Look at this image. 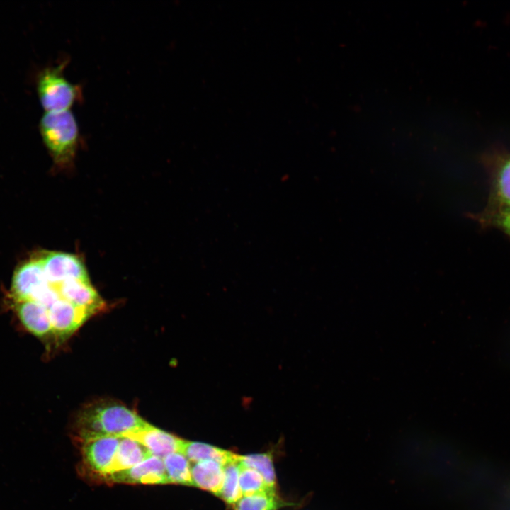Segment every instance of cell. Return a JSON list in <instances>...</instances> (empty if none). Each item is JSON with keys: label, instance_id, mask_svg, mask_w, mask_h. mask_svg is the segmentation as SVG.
Listing matches in <instances>:
<instances>
[{"label": "cell", "instance_id": "3", "mask_svg": "<svg viewBox=\"0 0 510 510\" xmlns=\"http://www.w3.org/2000/svg\"><path fill=\"white\" fill-rule=\"evenodd\" d=\"M67 62L42 71L38 78L37 89L41 105L46 113L69 108L81 98V89L69 81L63 71Z\"/></svg>", "mask_w": 510, "mask_h": 510}, {"label": "cell", "instance_id": "19", "mask_svg": "<svg viewBox=\"0 0 510 510\" xmlns=\"http://www.w3.org/2000/svg\"><path fill=\"white\" fill-rule=\"evenodd\" d=\"M239 482L242 496L251 495L273 489L267 486L259 472L254 469L241 465Z\"/></svg>", "mask_w": 510, "mask_h": 510}, {"label": "cell", "instance_id": "21", "mask_svg": "<svg viewBox=\"0 0 510 510\" xmlns=\"http://www.w3.org/2000/svg\"><path fill=\"white\" fill-rule=\"evenodd\" d=\"M501 226L510 235V207H507L499 218Z\"/></svg>", "mask_w": 510, "mask_h": 510}, {"label": "cell", "instance_id": "4", "mask_svg": "<svg viewBox=\"0 0 510 510\" xmlns=\"http://www.w3.org/2000/svg\"><path fill=\"white\" fill-rule=\"evenodd\" d=\"M40 259L47 280L52 286L69 280L90 281L84 263L75 254L50 251Z\"/></svg>", "mask_w": 510, "mask_h": 510}, {"label": "cell", "instance_id": "11", "mask_svg": "<svg viewBox=\"0 0 510 510\" xmlns=\"http://www.w3.org/2000/svg\"><path fill=\"white\" fill-rule=\"evenodd\" d=\"M14 306L22 324L31 334L42 338L52 333L45 307L32 300L16 301Z\"/></svg>", "mask_w": 510, "mask_h": 510}, {"label": "cell", "instance_id": "17", "mask_svg": "<svg viewBox=\"0 0 510 510\" xmlns=\"http://www.w3.org/2000/svg\"><path fill=\"white\" fill-rule=\"evenodd\" d=\"M238 460L241 466L254 469L259 472L267 486L276 489V477L271 453L239 455Z\"/></svg>", "mask_w": 510, "mask_h": 510}, {"label": "cell", "instance_id": "1", "mask_svg": "<svg viewBox=\"0 0 510 510\" xmlns=\"http://www.w3.org/2000/svg\"><path fill=\"white\" fill-rule=\"evenodd\" d=\"M148 423L128 407L115 402H94L82 408L74 423L75 438L81 443L101 437H124Z\"/></svg>", "mask_w": 510, "mask_h": 510}, {"label": "cell", "instance_id": "18", "mask_svg": "<svg viewBox=\"0 0 510 510\" xmlns=\"http://www.w3.org/2000/svg\"><path fill=\"white\" fill-rule=\"evenodd\" d=\"M239 472L238 459L224 465L223 483L217 496L227 504L233 505L242 497L239 482Z\"/></svg>", "mask_w": 510, "mask_h": 510}, {"label": "cell", "instance_id": "14", "mask_svg": "<svg viewBox=\"0 0 510 510\" xmlns=\"http://www.w3.org/2000/svg\"><path fill=\"white\" fill-rule=\"evenodd\" d=\"M150 456V452L139 441L129 437H120L112 473L132 468Z\"/></svg>", "mask_w": 510, "mask_h": 510}, {"label": "cell", "instance_id": "9", "mask_svg": "<svg viewBox=\"0 0 510 510\" xmlns=\"http://www.w3.org/2000/svg\"><path fill=\"white\" fill-rule=\"evenodd\" d=\"M124 437H129L142 443L152 454L163 459L166 455L179 452L183 439L148 424L144 428Z\"/></svg>", "mask_w": 510, "mask_h": 510}, {"label": "cell", "instance_id": "5", "mask_svg": "<svg viewBox=\"0 0 510 510\" xmlns=\"http://www.w3.org/2000/svg\"><path fill=\"white\" fill-rule=\"evenodd\" d=\"M120 437L97 438L81 443L84 467L98 477L106 478L112 473Z\"/></svg>", "mask_w": 510, "mask_h": 510}, {"label": "cell", "instance_id": "20", "mask_svg": "<svg viewBox=\"0 0 510 510\" xmlns=\"http://www.w3.org/2000/svg\"><path fill=\"white\" fill-rule=\"evenodd\" d=\"M497 188L500 199L510 207V157L504 160L499 169Z\"/></svg>", "mask_w": 510, "mask_h": 510}, {"label": "cell", "instance_id": "15", "mask_svg": "<svg viewBox=\"0 0 510 510\" xmlns=\"http://www.w3.org/2000/svg\"><path fill=\"white\" fill-rule=\"evenodd\" d=\"M290 505L270 489L248 496H242L233 504L234 510H278Z\"/></svg>", "mask_w": 510, "mask_h": 510}, {"label": "cell", "instance_id": "6", "mask_svg": "<svg viewBox=\"0 0 510 510\" xmlns=\"http://www.w3.org/2000/svg\"><path fill=\"white\" fill-rule=\"evenodd\" d=\"M52 332L66 339L77 330L94 312L60 298L49 309Z\"/></svg>", "mask_w": 510, "mask_h": 510}, {"label": "cell", "instance_id": "8", "mask_svg": "<svg viewBox=\"0 0 510 510\" xmlns=\"http://www.w3.org/2000/svg\"><path fill=\"white\" fill-rule=\"evenodd\" d=\"M50 284L45 277L40 258L19 266L13 274L11 292L14 301L30 300L39 289Z\"/></svg>", "mask_w": 510, "mask_h": 510}, {"label": "cell", "instance_id": "16", "mask_svg": "<svg viewBox=\"0 0 510 510\" xmlns=\"http://www.w3.org/2000/svg\"><path fill=\"white\" fill-rule=\"evenodd\" d=\"M168 484L193 486L191 480V463L180 452L166 455L163 459Z\"/></svg>", "mask_w": 510, "mask_h": 510}, {"label": "cell", "instance_id": "2", "mask_svg": "<svg viewBox=\"0 0 510 510\" xmlns=\"http://www.w3.org/2000/svg\"><path fill=\"white\" fill-rule=\"evenodd\" d=\"M40 130L55 163L61 166L72 164L79 141V125L72 112H45L40 120Z\"/></svg>", "mask_w": 510, "mask_h": 510}, {"label": "cell", "instance_id": "13", "mask_svg": "<svg viewBox=\"0 0 510 510\" xmlns=\"http://www.w3.org/2000/svg\"><path fill=\"white\" fill-rule=\"evenodd\" d=\"M179 452L193 463L215 460L225 465L238 459L239 455L210 444L183 440Z\"/></svg>", "mask_w": 510, "mask_h": 510}, {"label": "cell", "instance_id": "12", "mask_svg": "<svg viewBox=\"0 0 510 510\" xmlns=\"http://www.w3.org/2000/svg\"><path fill=\"white\" fill-rule=\"evenodd\" d=\"M192 485L218 495L224 480V465L215 460L191 465Z\"/></svg>", "mask_w": 510, "mask_h": 510}, {"label": "cell", "instance_id": "7", "mask_svg": "<svg viewBox=\"0 0 510 510\" xmlns=\"http://www.w3.org/2000/svg\"><path fill=\"white\" fill-rule=\"evenodd\" d=\"M105 481L125 484H168L163 460L154 455L132 468L111 473Z\"/></svg>", "mask_w": 510, "mask_h": 510}, {"label": "cell", "instance_id": "10", "mask_svg": "<svg viewBox=\"0 0 510 510\" xmlns=\"http://www.w3.org/2000/svg\"><path fill=\"white\" fill-rule=\"evenodd\" d=\"M54 287L61 298L94 313L101 311L105 305L103 300L90 281L69 280Z\"/></svg>", "mask_w": 510, "mask_h": 510}]
</instances>
